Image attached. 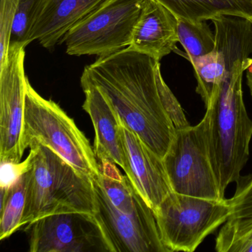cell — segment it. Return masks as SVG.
<instances>
[{
	"label": "cell",
	"mask_w": 252,
	"mask_h": 252,
	"mask_svg": "<svg viewBox=\"0 0 252 252\" xmlns=\"http://www.w3.org/2000/svg\"><path fill=\"white\" fill-rule=\"evenodd\" d=\"M81 79L98 87L122 122L164 157L175 127L165 108L172 91L162 76L160 62L126 48L98 57L85 67Z\"/></svg>",
	"instance_id": "6da1fadb"
},
{
	"label": "cell",
	"mask_w": 252,
	"mask_h": 252,
	"mask_svg": "<svg viewBox=\"0 0 252 252\" xmlns=\"http://www.w3.org/2000/svg\"><path fill=\"white\" fill-rule=\"evenodd\" d=\"M95 219L110 252H169L154 211L116 165L92 178Z\"/></svg>",
	"instance_id": "7a4b0ae2"
},
{
	"label": "cell",
	"mask_w": 252,
	"mask_h": 252,
	"mask_svg": "<svg viewBox=\"0 0 252 252\" xmlns=\"http://www.w3.org/2000/svg\"><path fill=\"white\" fill-rule=\"evenodd\" d=\"M252 63V57L237 60L218 94L206 106L209 153L222 198L228 185L240 180L249 160L252 120L243 99V77Z\"/></svg>",
	"instance_id": "3957f363"
},
{
	"label": "cell",
	"mask_w": 252,
	"mask_h": 252,
	"mask_svg": "<svg viewBox=\"0 0 252 252\" xmlns=\"http://www.w3.org/2000/svg\"><path fill=\"white\" fill-rule=\"evenodd\" d=\"M21 228L55 214L95 212L93 181L49 147L33 142Z\"/></svg>",
	"instance_id": "277c9868"
},
{
	"label": "cell",
	"mask_w": 252,
	"mask_h": 252,
	"mask_svg": "<svg viewBox=\"0 0 252 252\" xmlns=\"http://www.w3.org/2000/svg\"><path fill=\"white\" fill-rule=\"evenodd\" d=\"M23 142L26 150L33 142L47 146L91 179L99 175L98 160L85 134L57 103L41 96L29 79Z\"/></svg>",
	"instance_id": "5b68a950"
},
{
	"label": "cell",
	"mask_w": 252,
	"mask_h": 252,
	"mask_svg": "<svg viewBox=\"0 0 252 252\" xmlns=\"http://www.w3.org/2000/svg\"><path fill=\"white\" fill-rule=\"evenodd\" d=\"M169 252H192L233 213L230 199L212 200L172 191L154 211Z\"/></svg>",
	"instance_id": "8992f818"
},
{
	"label": "cell",
	"mask_w": 252,
	"mask_h": 252,
	"mask_svg": "<svg viewBox=\"0 0 252 252\" xmlns=\"http://www.w3.org/2000/svg\"><path fill=\"white\" fill-rule=\"evenodd\" d=\"M209 115L195 126L175 129L163 158L172 190L178 194L222 200L209 153Z\"/></svg>",
	"instance_id": "52a82bcc"
},
{
	"label": "cell",
	"mask_w": 252,
	"mask_h": 252,
	"mask_svg": "<svg viewBox=\"0 0 252 252\" xmlns=\"http://www.w3.org/2000/svg\"><path fill=\"white\" fill-rule=\"evenodd\" d=\"M145 0H107L63 39L70 56L104 57L130 45ZM62 43V44H63Z\"/></svg>",
	"instance_id": "ba28073f"
},
{
	"label": "cell",
	"mask_w": 252,
	"mask_h": 252,
	"mask_svg": "<svg viewBox=\"0 0 252 252\" xmlns=\"http://www.w3.org/2000/svg\"><path fill=\"white\" fill-rule=\"evenodd\" d=\"M215 45L204 57L189 60L194 70L197 88L205 105L220 90L228 69L239 59L252 54V23L241 17L221 16L212 20Z\"/></svg>",
	"instance_id": "9c48e42d"
},
{
	"label": "cell",
	"mask_w": 252,
	"mask_h": 252,
	"mask_svg": "<svg viewBox=\"0 0 252 252\" xmlns=\"http://www.w3.org/2000/svg\"><path fill=\"white\" fill-rule=\"evenodd\" d=\"M24 43L11 42L8 57L0 67V162L20 163L23 142L26 88Z\"/></svg>",
	"instance_id": "30bf717a"
},
{
	"label": "cell",
	"mask_w": 252,
	"mask_h": 252,
	"mask_svg": "<svg viewBox=\"0 0 252 252\" xmlns=\"http://www.w3.org/2000/svg\"><path fill=\"white\" fill-rule=\"evenodd\" d=\"M31 252H110L92 214L65 212L41 218L26 225Z\"/></svg>",
	"instance_id": "8fae6325"
},
{
	"label": "cell",
	"mask_w": 252,
	"mask_h": 252,
	"mask_svg": "<svg viewBox=\"0 0 252 252\" xmlns=\"http://www.w3.org/2000/svg\"><path fill=\"white\" fill-rule=\"evenodd\" d=\"M121 137L127 163L126 175L149 206L156 210L173 191L163 158L121 120Z\"/></svg>",
	"instance_id": "7c38bea8"
},
{
	"label": "cell",
	"mask_w": 252,
	"mask_h": 252,
	"mask_svg": "<svg viewBox=\"0 0 252 252\" xmlns=\"http://www.w3.org/2000/svg\"><path fill=\"white\" fill-rule=\"evenodd\" d=\"M107 0H43L28 39L47 49L61 45L66 35Z\"/></svg>",
	"instance_id": "4fadbf2b"
},
{
	"label": "cell",
	"mask_w": 252,
	"mask_h": 252,
	"mask_svg": "<svg viewBox=\"0 0 252 252\" xmlns=\"http://www.w3.org/2000/svg\"><path fill=\"white\" fill-rule=\"evenodd\" d=\"M85 95L83 107L92 120L95 130L94 153L97 160H110L127 172V163L121 137V119L101 90L81 79Z\"/></svg>",
	"instance_id": "5bb4252c"
},
{
	"label": "cell",
	"mask_w": 252,
	"mask_h": 252,
	"mask_svg": "<svg viewBox=\"0 0 252 252\" xmlns=\"http://www.w3.org/2000/svg\"><path fill=\"white\" fill-rule=\"evenodd\" d=\"M179 42L178 20L157 0H145L129 49L160 62Z\"/></svg>",
	"instance_id": "9a60e30c"
},
{
	"label": "cell",
	"mask_w": 252,
	"mask_h": 252,
	"mask_svg": "<svg viewBox=\"0 0 252 252\" xmlns=\"http://www.w3.org/2000/svg\"><path fill=\"white\" fill-rule=\"evenodd\" d=\"M178 20L198 23L221 16L241 17L252 23V0H157Z\"/></svg>",
	"instance_id": "2e32d148"
},
{
	"label": "cell",
	"mask_w": 252,
	"mask_h": 252,
	"mask_svg": "<svg viewBox=\"0 0 252 252\" xmlns=\"http://www.w3.org/2000/svg\"><path fill=\"white\" fill-rule=\"evenodd\" d=\"M26 188L27 176L25 173L9 188L1 189V240L21 229V221L26 206Z\"/></svg>",
	"instance_id": "e0dca14e"
},
{
	"label": "cell",
	"mask_w": 252,
	"mask_h": 252,
	"mask_svg": "<svg viewBox=\"0 0 252 252\" xmlns=\"http://www.w3.org/2000/svg\"><path fill=\"white\" fill-rule=\"evenodd\" d=\"M178 34L189 61L204 57L215 48V33L206 22L193 23L178 20Z\"/></svg>",
	"instance_id": "ac0fdd59"
},
{
	"label": "cell",
	"mask_w": 252,
	"mask_h": 252,
	"mask_svg": "<svg viewBox=\"0 0 252 252\" xmlns=\"http://www.w3.org/2000/svg\"><path fill=\"white\" fill-rule=\"evenodd\" d=\"M252 240V213L230 218L218 233L215 250L227 252L231 245Z\"/></svg>",
	"instance_id": "d6986e66"
},
{
	"label": "cell",
	"mask_w": 252,
	"mask_h": 252,
	"mask_svg": "<svg viewBox=\"0 0 252 252\" xmlns=\"http://www.w3.org/2000/svg\"><path fill=\"white\" fill-rule=\"evenodd\" d=\"M43 0H19L13 25L11 42L28 45V39Z\"/></svg>",
	"instance_id": "ffe728a7"
},
{
	"label": "cell",
	"mask_w": 252,
	"mask_h": 252,
	"mask_svg": "<svg viewBox=\"0 0 252 252\" xmlns=\"http://www.w3.org/2000/svg\"><path fill=\"white\" fill-rule=\"evenodd\" d=\"M19 0H1L0 4V67L8 57L11 42L13 25Z\"/></svg>",
	"instance_id": "44dd1931"
},
{
	"label": "cell",
	"mask_w": 252,
	"mask_h": 252,
	"mask_svg": "<svg viewBox=\"0 0 252 252\" xmlns=\"http://www.w3.org/2000/svg\"><path fill=\"white\" fill-rule=\"evenodd\" d=\"M237 184L235 194L230 198L233 207L230 218L252 213V175L240 177Z\"/></svg>",
	"instance_id": "7402d4cb"
},
{
	"label": "cell",
	"mask_w": 252,
	"mask_h": 252,
	"mask_svg": "<svg viewBox=\"0 0 252 252\" xmlns=\"http://www.w3.org/2000/svg\"><path fill=\"white\" fill-rule=\"evenodd\" d=\"M0 187L1 189L9 188L22 175L29 171L31 166V157L22 163H14L10 161L0 162Z\"/></svg>",
	"instance_id": "603a6c76"
},
{
	"label": "cell",
	"mask_w": 252,
	"mask_h": 252,
	"mask_svg": "<svg viewBox=\"0 0 252 252\" xmlns=\"http://www.w3.org/2000/svg\"><path fill=\"white\" fill-rule=\"evenodd\" d=\"M246 82L249 88V93L252 98V63L250 67L246 70Z\"/></svg>",
	"instance_id": "cb8c5ba5"
}]
</instances>
